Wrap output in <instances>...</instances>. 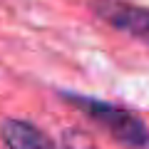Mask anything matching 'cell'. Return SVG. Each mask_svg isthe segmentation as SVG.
<instances>
[{
  "label": "cell",
  "instance_id": "cell-1",
  "mask_svg": "<svg viewBox=\"0 0 149 149\" xmlns=\"http://www.w3.org/2000/svg\"><path fill=\"white\" fill-rule=\"evenodd\" d=\"M65 97L74 107H80L85 114H90L100 127H104L117 142L127 144V147H149V129L132 112L122 109L117 104H109V102H102V100L82 97V95H65Z\"/></svg>",
  "mask_w": 149,
  "mask_h": 149
},
{
  "label": "cell",
  "instance_id": "cell-2",
  "mask_svg": "<svg viewBox=\"0 0 149 149\" xmlns=\"http://www.w3.org/2000/svg\"><path fill=\"white\" fill-rule=\"evenodd\" d=\"M95 13L104 17L112 27L149 45V8H134L124 3H114V0H97Z\"/></svg>",
  "mask_w": 149,
  "mask_h": 149
},
{
  "label": "cell",
  "instance_id": "cell-3",
  "mask_svg": "<svg viewBox=\"0 0 149 149\" xmlns=\"http://www.w3.org/2000/svg\"><path fill=\"white\" fill-rule=\"evenodd\" d=\"M0 137L8 149H50L47 139L40 129L22 119H8L0 127Z\"/></svg>",
  "mask_w": 149,
  "mask_h": 149
}]
</instances>
